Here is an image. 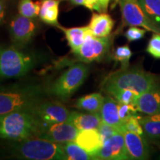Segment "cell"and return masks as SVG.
<instances>
[{
  "mask_svg": "<svg viewBox=\"0 0 160 160\" xmlns=\"http://www.w3.org/2000/svg\"><path fill=\"white\" fill-rule=\"evenodd\" d=\"M97 129L100 134V137H101L102 139L103 142L108 139H109L110 137H111L112 136L114 135L115 133H117V132L121 131L117 128L114 127V126L103 122H102Z\"/></svg>",
  "mask_w": 160,
  "mask_h": 160,
  "instance_id": "cell-31",
  "label": "cell"
},
{
  "mask_svg": "<svg viewBox=\"0 0 160 160\" xmlns=\"http://www.w3.org/2000/svg\"><path fill=\"white\" fill-rule=\"evenodd\" d=\"M157 76L142 69L121 68L108 76L104 80L102 89L108 92L113 89H130L142 93L159 85Z\"/></svg>",
  "mask_w": 160,
  "mask_h": 160,
  "instance_id": "cell-3",
  "label": "cell"
},
{
  "mask_svg": "<svg viewBox=\"0 0 160 160\" xmlns=\"http://www.w3.org/2000/svg\"><path fill=\"white\" fill-rule=\"evenodd\" d=\"M110 0H99V2L101 8V12H105L107 11Z\"/></svg>",
  "mask_w": 160,
  "mask_h": 160,
  "instance_id": "cell-35",
  "label": "cell"
},
{
  "mask_svg": "<svg viewBox=\"0 0 160 160\" xmlns=\"http://www.w3.org/2000/svg\"><path fill=\"white\" fill-rule=\"evenodd\" d=\"M134 105L145 115H160V85L138 96Z\"/></svg>",
  "mask_w": 160,
  "mask_h": 160,
  "instance_id": "cell-14",
  "label": "cell"
},
{
  "mask_svg": "<svg viewBox=\"0 0 160 160\" xmlns=\"http://www.w3.org/2000/svg\"><path fill=\"white\" fill-rule=\"evenodd\" d=\"M132 57V51L128 45L119 46L115 50L113 59L115 61L119 62L122 68H125L129 66V61Z\"/></svg>",
  "mask_w": 160,
  "mask_h": 160,
  "instance_id": "cell-27",
  "label": "cell"
},
{
  "mask_svg": "<svg viewBox=\"0 0 160 160\" xmlns=\"http://www.w3.org/2000/svg\"><path fill=\"white\" fill-rule=\"evenodd\" d=\"M74 142L91 156L93 159H96V156L103 145L102 139L100 137L98 129L79 131Z\"/></svg>",
  "mask_w": 160,
  "mask_h": 160,
  "instance_id": "cell-15",
  "label": "cell"
},
{
  "mask_svg": "<svg viewBox=\"0 0 160 160\" xmlns=\"http://www.w3.org/2000/svg\"><path fill=\"white\" fill-rule=\"evenodd\" d=\"M79 130L68 121L63 122L50 126L42 130L37 137L49 140L53 142L63 143L75 141Z\"/></svg>",
  "mask_w": 160,
  "mask_h": 160,
  "instance_id": "cell-12",
  "label": "cell"
},
{
  "mask_svg": "<svg viewBox=\"0 0 160 160\" xmlns=\"http://www.w3.org/2000/svg\"><path fill=\"white\" fill-rule=\"evenodd\" d=\"M110 47L111 38L95 37L89 29L77 56L79 61L82 62L99 61L109 51Z\"/></svg>",
  "mask_w": 160,
  "mask_h": 160,
  "instance_id": "cell-8",
  "label": "cell"
},
{
  "mask_svg": "<svg viewBox=\"0 0 160 160\" xmlns=\"http://www.w3.org/2000/svg\"><path fill=\"white\" fill-rule=\"evenodd\" d=\"M16 155L31 160H67L62 143L53 142L39 137L19 141L15 146Z\"/></svg>",
  "mask_w": 160,
  "mask_h": 160,
  "instance_id": "cell-4",
  "label": "cell"
},
{
  "mask_svg": "<svg viewBox=\"0 0 160 160\" xmlns=\"http://www.w3.org/2000/svg\"><path fill=\"white\" fill-rule=\"evenodd\" d=\"M96 159H129L123 132H117V133L104 142L102 147L96 156Z\"/></svg>",
  "mask_w": 160,
  "mask_h": 160,
  "instance_id": "cell-11",
  "label": "cell"
},
{
  "mask_svg": "<svg viewBox=\"0 0 160 160\" xmlns=\"http://www.w3.org/2000/svg\"><path fill=\"white\" fill-rule=\"evenodd\" d=\"M70 2L76 5H80L83 4V0H70Z\"/></svg>",
  "mask_w": 160,
  "mask_h": 160,
  "instance_id": "cell-36",
  "label": "cell"
},
{
  "mask_svg": "<svg viewBox=\"0 0 160 160\" xmlns=\"http://www.w3.org/2000/svg\"><path fill=\"white\" fill-rule=\"evenodd\" d=\"M37 25L31 18L17 15L13 17L10 24V34L13 42L18 45H25L32 39Z\"/></svg>",
  "mask_w": 160,
  "mask_h": 160,
  "instance_id": "cell-10",
  "label": "cell"
},
{
  "mask_svg": "<svg viewBox=\"0 0 160 160\" xmlns=\"http://www.w3.org/2000/svg\"><path fill=\"white\" fill-rule=\"evenodd\" d=\"M137 111L138 110L134 104H124L119 102V115L122 123L125 122L130 117L137 115Z\"/></svg>",
  "mask_w": 160,
  "mask_h": 160,
  "instance_id": "cell-29",
  "label": "cell"
},
{
  "mask_svg": "<svg viewBox=\"0 0 160 160\" xmlns=\"http://www.w3.org/2000/svg\"><path fill=\"white\" fill-rule=\"evenodd\" d=\"M68 160H90L93 158L74 141L62 143Z\"/></svg>",
  "mask_w": 160,
  "mask_h": 160,
  "instance_id": "cell-23",
  "label": "cell"
},
{
  "mask_svg": "<svg viewBox=\"0 0 160 160\" xmlns=\"http://www.w3.org/2000/svg\"><path fill=\"white\" fill-rule=\"evenodd\" d=\"M108 93L113 96L118 102L124 104H134L139 95L137 92L130 89H113Z\"/></svg>",
  "mask_w": 160,
  "mask_h": 160,
  "instance_id": "cell-26",
  "label": "cell"
},
{
  "mask_svg": "<svg viewBox=\"0 0 160 160\" xmlns=\"http://www.w3.org/2000/svg\"><path fill=\"white\" fill-rule=\"evenodd\" d=\"M5 16V0H0V24L2 22Z\"/></svg>",
  "mask_w": 160,
  "mask_h": 160,
  "instance_id": "cell-34",
  "label": "cell"
},
{
  "mask_svg": "<svg viewBox=\"0 0 160 160\" xmlns=\"http://www.w3.org/2000/svg\"><path fill=\"white\" fill-rule=\"evenodd\" d=\"M34 111L40 125V131L54 124L68 121L71 113L61 103L45 101L36 106Z\"/></svg>",
  "mask_w": 160,
  "mask_h": 160,
  "instance_id": "cell-9",
  "label": "cell"
},
{
  "mask_svg": "<svg viewBox=\"0 0 160 160\" xmlns=\"http://www.w3.org/2000/svg\"><path fill=\"white\" fill-rule=\"evenodd\" d=\"M146 51L152 57L160 59V33H153L149 40Z\"/></svg>",
  "mask_w": 160,
  "mask_h": 160,
  "instance_id": "cell-30",
  "label": "cell"
},
{
  "mask_svg": "<svg viewBox=\"0 0 160 160\" xmlns=\"http://www.w3.org/2000/svg\"><path fill=\"white\" fill-rule=\"evenodd\" d=\"M48 92L35 84L0 88V117L20 109L33 108L44 101Z\"/></svg>",
  "mask_w": 160,
  "mask_h": 160,
  "instance_id": "cell-2",
  "label": "cell"
},
{
  "mask_svg": "<svg viewBox=\"0 0 160 160\" xmlns=\"http://www.w3.org/2000/svg\"><path fill=\"white\" fill-rule=\"evenodd\" d=\"M99 113L103 122L114 126L124 133L125 128L119 118V102L117 100L111 97H105Z\"/></svg>",
  "mask_w": 160,
  "mask_h": 160,
  "instance_id": "cell-16",
  "label": "cell"
},
{
  "mask_svg": "<svg viewBox=\"0 0 160 160\" xmlns=\"http://www.w3.org/2000/svg\"><path fill=\"white\" fill-rule=\"evenodd\" d=\"M146 15L160 27V0H138Z\"/></svg>",
  "mask_w": 160,
  "mask_h": 160,
  "instance_id": "cell-24",
  "label": "cell"
},
{
  "mask_svg": "<svg viewBox=\"0 0 160 160\" xmlns=\"http://www.w3.org/2000/svg\"><path fill=\"white\" fill-rule=\"evenodd\" d=\"M88 67L83 63L72 65L52 84L49 93L61 100L68 99L85 81Z\"/></svg>",
  "mask_w": 160,
  "mask_h": 160,
  "instance_id": "cell-5",
  "label": "cell"
},
{
  "mask_svg": "<svg viewBox=\"0 0 160 160\" xmlns=\"http://www.w3.org/2000/svg\"><path fill=\"white\" fill-rule=\"evenodd\" d=\"M18 10L20 15L34 19L39 14L40 2H33V0H20Z\"/></svg>",
  "mask_w": 160,
  "mask_h": 160,
  "instance_id": "cell-25",
  "label": "cell"
},
{
  "mask_svg": "<svg viewBox=\"0 0 160 160\" xmlns=\"http://www.w3.org/2000/svg\"><path fill=\"white\" fill-rule=\"evenodd\" d=\"M61 0H42L39 17L42 21L51 25L59 26V6Z\"/></svg>",
  "mask_w": 160,
  "mask_h": 160,
  "instance_id": "cell-21",
  "label": "cell"
},
{
  "mask_svg": "<svg viewBox=\"0 0 160 160\" xmlns=\"http://www.w3.org/2000/svg\"><path fill=\"white\" fill-rule=\"evenodd\" d=\"M58 27L65 33V38L71 48V51L77 55L85 41L86 34L89 30L88 26L71 28H65L59 26Z\"/></svg>",
  "mask_w": 160,
  "mask_h": 160,
  "instance_id": "cell-20",
  "label": "cell"
},
{
  "mask_svg": "<svg viewBox=\"0 0 160 160\" xmlns=\"http://www.w3.org/2000/svg\"><path fill=\"white\" fill-rule=\"evenodd\" d=\"M124 137L129 159L145 160L149 159L151 151L145 137L125 131Z\"/></svg>",
  "mask_w": 160,
  "mask_h": 160,
  "instance_id": "cell-13",
  "label": "cell"
},
{
  "mask_svg": "<svg viewBox=\"0 0 160 160\" xmlns=\"http://www.w3.org/2000/svg\"><path fill=\"white\" fill-rule=\"evenodd\" d=\"M123 125L125 131L137 133V134L145 137L142 127L140 123V116L135 115L130 117L123 123Z\"/></svg>",
  "mask_w": 160,
  "mask_h": 160,
  "instance_id": "cell-28",
  "label": "cell"
},
{
  "mask_svg": "<svg viewBox=\"0 0 160 160\" xmlns=\"http://www.w3.org/2000/svg\"><path fill=\"white\" fill-rule=\"evenodd\" d=\"M35 64L31 55L14 48L4 49L0 54V79L22 77L33 68Z\"/></svg>",
  "mask_w": 160,
  "mask_h": 160,
  "instance_id": "cell-6",
  "label": "cell"
},
{
  "mask_svg": "<svg viewBox=\"0 0 160 160\" xmlns=\"http://www.w3.org/2000/svg\"><path fill=\"white\" fill-rule=\"evenodd\" d=\"M105 97L100 93L86 95L77 100V108L89 113L100 112Z\"/></svg>",
  "mask_w": 160,
  "mask_h": 160,
  "instance_id": "cell-22",
  "label": "cell"
},
{
  "mask_svg": "<svg viewBox=\"0 0 160 160\" xmlns=\"http://www.w3.org/2000/svg\"><path fill=\"white\" fill-rule=\"evenodd\" d=\"M146 139L151 142H160V115H146L140 117Z\"/></svg>",
  "mask_w": 160,
  "mask_h": 160,
  "instance_id": "cell-19",
  "label": "cell"
},
{
  "mask_svg": "<svg viewBox=\"0 0 160 160\" xmlns=\"http://www.w3.org/2000/svg\"><path fill=\"white\" fill-rule=\"evenodd\" d=\"M35 107L17 110L1 116L0 139L19 142L37 137L40 125L34 111Z\"/></svg>",
  "mask_w": 160,
  "mask_h": 160,
  "instance_id": "cell-1",
  "label": "cell"
},
{
  "mask_svg": "<svg viewBox=\"0 0 160 160\" xmlns=\"http://www.w3.org/2000/svg\"><path fill=\"white\" fill-rule=\"evenodd\" d=\"M3 50H4V48L2 47V46H1V45H0V54H1V53H2V52L3 51Z\"/></svg>",
  "mask_w": 160,
  "mask_h": 160,
  "instance_id": "cell-37",
  "label": "cell"
},
{
  "mask_svg": "<svg viewBox=\"0 0 160 160\" xmlns=\"http://www.w3.org/2000/svg\"><path fill=\"white\" fill-rule=\"evenodd\" d=\"M68 121L73 124L79 131H82L88 129H97L102 120L99 112H88V113H83L73 111L70 113Z\"/></svg>",
  "mask_w": 160,
  "mask_h": 160,
  "instance_id": "cell-17",
  "label": "cell"
},
{
  "mask_svg": "<svg viewBox=\"0 0 160 160\" xmlns=\"http://www.w3.org/2000/svg\"><path fill=\"white\" fill-rule=\"evenodd\" d=\"M82 5L85 6L87 8L91 10V11L96 10V11L101 12L99 0H83Z\"/></svg>",
  "mask_w": 160,
  "mask_h": 160,
  "instance_id": "cell-33",
  "label": "cell"
},
{
  "mask_svg": "<svg viewBox=\"0 0 160 160\" xmlns=\"http://www.w3.org/2000/svg\"><path fill=\"white\" fill-rule=\"evenodd\" d=\"M145 28H139L137 26H131L125 33L126 39L128 42H134L142 39L146 33Z\"/></svg>",
  "mask_w": 160,
  "mask_h": 160,
  "instance_id": "cell-32",
  "label": "cell"
},
{
  "mask_svg": "<svg viewBox=\"0 0 160 160\" xmlns=\"http://www.w3.org/2000/svg\"><path fill=\"white\" fill-rule=\"evenodd\" d=\"M114 22L111 16L105 13H93L88 28L95 37H106L111 34Z\"/></svg>",
  "mask_w": 160,
  "mask_h": 160,
  "instance_id": "cell-18",
  "label": "cell"
},
{
  "mask_svg": "<svg viewBox=\"0 0 160 160\" xmlns=\"http://www.w3.org/2000/svg\"><path fill=\"white\" fill-rule=\"evenodd\" d=\"M119 6L124 25L142 27L154 33H160V27L145 14L138 0H119Z\"/></svg>",
  "mask_w": 160,
  "mask_h": 160,
  "instance_id": "cell-7",
  "label": "cell"
}]
</instances>
